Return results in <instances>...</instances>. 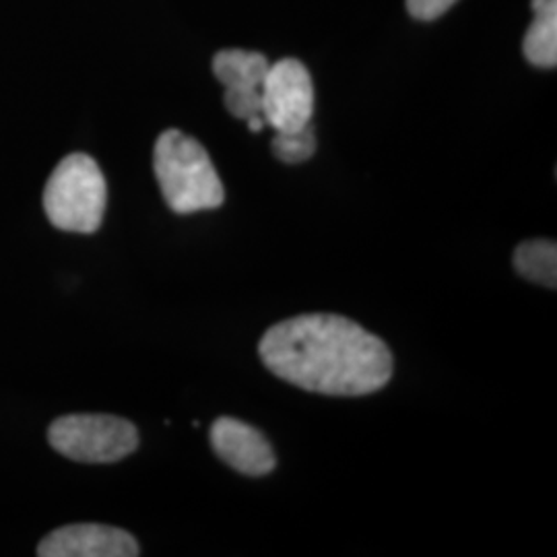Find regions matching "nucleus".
<instances>
[{"mask_svg": "<svg viewBox=\"0 0 557 557\" xmlns=\"http://www.w3.org/2000/svg\"><path fill=\"white\" fill-rule=\"evenodd\" d=\"M262 363L301 391L326 397L372 395L393 379L382 338L337 314H301L271 326L259 343Z\"/></svg>", "mask_w": 557, "mask_h": 557, "instance_id": "nucleus-1", "label": "nucleus"}, {"mask_svg": "<svg viewBox=\"0 0 557 557\" xmlns=\"http://www.w3.org/2000/svg\"><path fill=\"white\" fill-rule=\"evenodd\" d=\"M153 170L168 207L178 215L218 209L225 200L220 174L199 140L180 133H161L153 151Z\"/></svg>", "mask_w": 557, "mask_h": 557, "instance_id": "nucleus-2", "label": "nucleus"}, {"mask_svg": "<svg viewBox=\"0 0 557 557\" xmlns=\"http://www.w3.org/2000/svg\"><path fill=\"white\" fill-rule=\"evenodd\" d=\"M108 188L98 161L73 153L60 161L44 190V209L62 232L94 234L101 227Z\"/></svg>", "mask_w": 557, "mask_h": 557, "instance_id": "nucleus-3", "label": "nucleus"}, {"mask_svg": "<svg viewBox=\"0 0 557 557\" xmlns=\"http://www.w3.org/2000/svg\"><path fill=\"white\" fill-rule=\"evenodd\" d=\"M48 440L62 457L87 465L119 462L139 446L137 428L116 416H64L50 425Z\"/></svg>", "mask_w": 557, "mask_h": 557, "instance_id": "nucleus-4", "label": "nucleus"}, {"mask_svg": "<svg viewBox=\"0 0 557 557\" xmlns=\"http://www.w3.org/2000/svg\"><path fill=\"white\" fill-rule=\"evenodd\" d=\"M262 116L277 133H294L314 116V83L308 69L296 59L271 64L260 87Z\"/></svg>", "mask_w": 557, "mask_h": 557, "instance_id": "nucleus-5", "label": "nucleus"}, {"mask_svg": "<svg viewBox=\"0 0 557 557\" xmlns=\"http://www.w3.org/2000/svg\"><path fill=\"white\" fill-rule=\"evenodd\" d=\"M40 557H135L139 543L116 527L69 524L52 531L38 547Z\"/></svg>", "mask_w": 557, "mask_h": 557, "instance_id": "nucleus-6", "label": "nucleus"}, {"mask_svg": "<svg viewBox=\"0 0 557 557\" xmlns=\"http://www.w3.org/2000/svg\"><path fill=\"white\" fill-rule=\"evenodd\" d=\"M211 444L225 465L248 478L269 475L277 465L264 434L236 418H220L213 423Z\"/></svg>", "mask_w": 557, "mask_h": 557, "instance_id": "nucleus-7", "label": "nucleus"}, {"mask_svg": "<svg viewBox=\"0 0 557 557\" xmlns=\"http://www.w3.org/2000/svg\"><path fill=\"white\" fill-rule=\"evenodd\" d=\"M535 20L524 36V57L541 69L557 64V0H531Z\"/></svg>", "mask_w": 557, "mask_h": 557, "instance_id": "nucleus-8", "label": "nucleus"}, {"mask_svg": "<svg viewBox=\"0 0 557 557\" xmlns=\"http://www.w3.org/2000/svg\"><path fill=\"white\" fill-rule=\"evenodd\" d=\"M269 60L260 52L248 50H221L213 59V73L225 89H260L269 71Z\"/></svg>", "mask_w": 557, "mask_h": 557, "instance_id": "nucleus-9", "label": "nucleus"}, {"mask_svg": "<svg viewBox=\"0 0 557 557\" xmlns=\"http://www.w3.org/2000/svg\"><path fill=\"white\" fill-rule=\"evenodd\" d=\"M518 273L543 287L556 289L557 246L554 239H529L515 250Z\"/></svg>", "mask_w": 557, "mask_h": 557, "instance_id": "nucleus-10", "label": "nucleus"}, {"mask_svg": "<svg viewBox=\"0 0 557 557\" xmlns=\"http://www.w3.org/2000/svg\"><path fill=\"white\" fill-rule=\"evenodd\" d=\"M271 147H273V153L283 163H289V165L304 163V161L310 160L317 151V133H314L312 124L304 126L301 131H294V133H277Z\"/></svg>", "mask_w": 557, "mask_h": 557, "instance_id": "nucleus-11", "label": "nucleus"}, {"mask_svg": "<svg viewBox=\"0 0 557 557\" xmlns=\"http://www.w3.org/2000/svg\"><path fill=\"white\" fill-rule=\"evenodd\" d=\"M225 108L234 119L248 120L262 114V94L260 89H225Z\"/></svg>", "mask_w": 557, "mask_h": 557, "instance_id": "nucleus-12", "label": "nucleus"}, {"mask_svg": "<svg viewBox=\"0 0 557 557\" xmlns=\"http://www.w3.org/2000/svg\"><path fill=\"white\" fill-rule=\"evenodd\" d=\"M457 0H407V9L411 17L421 21H434L442 17Z\"/></svg>", "mask_w": 557, "mask_h": 557, "instance_id": "nucleus-13", "label": "nucleus"}, {"mask_svg": "<svg viewBox=\"0 0 557 557\" xmlns=\"http://www.w3.org/2000/svg\"><path fill=\"white\" fill-rule=\"evenodd\" d=\"M246 122H248V128H250L252 133H260V131L267 126V120H264L262 114H259V116H252V119H248Z\"/></svg>", "mask_w": 557, "mask_h": 557, "instance_id": "nucleus-14", "label": "nucleus"}]
</instances>
